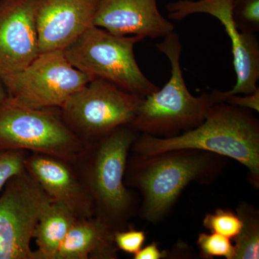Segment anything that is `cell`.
I'll return each mask as SVG.
<instances>
[{"label":"cell","mask_w":259,"mask_h":259,"mask_svg":"<svg viewBox=\"0 0 259 259\" xmlns=\"http://www.w3.org/2000/svg\"><path fill=\"white\" fill-rule=\"evenodd\" d=\"M228 164V158L198 149H177L127 158L125 184L142 196L138 214L158 223L168 215L190 184L208 185Z\"/></svg>","instance_id":"1"},{"label":"cell","mask_w":259,"mask_h":259,"mask_svg":"<svg viewBox=\"0 0 259 259\" xmlns=\"http://www.w3.org/2000/svg\"><path fill=\"white\" fill-rule=\"evenodd\" d=\"M139 133L124 125L83 144L71 162L87 190L94 217L114 232L125 230L139 212L137 196L125 184L127 158Z\"/></svg>","instance_id":"2"},{"label":"cell","mask_w":259,"mask_h":259,"mask_svg":"<svg viewBox=\"0 0 259 259\" xmlns=\"http://www.w3.org/2000/svg\"><path fill=\"white\" fill-rule=\"evenodd\" d=\"M177 149L202 150L236 160L246 167L250 183L258 188L259 121L248 109L214 104L195 128L166 139L139 134L131 151L151 156Z\"/></svg>","instance_id":"3"},{"label":"cell","mask_w":259,"mask_h":259,"mask_svg":"<svg viewBox=\"0 0 259 259\" xmlns=\"http://www.w3.org/2000/svg\"><path fill=\"white\" fill-rule=\"evenodd\" d=\"M156 48L169 61L171 76L163 88L142 99L131 126L140 134L166 139L202 124L216 102L212 93L195 97L189 91L181 66L182 42L176 32L163 37Z\"/></svg>","instance_id":"4"},{"label":"cell","mask_w":259,"mask_h":259,"mask_svg":"<svg viewBox=\"0 0 259 259\" xmlns=\"http://www.w3.org/2000/svg\"><path fill=\"white\" fill-rule=\"evenodd\" d=\"M145 38L119 36L93 25L64 49L75 68L92 79H101L141 98L158 88L140 69L134 48Z\"/></svg>","instance_id":"5"},{"label":"cell","mask_w":259,"mask_h":259,"mask_svg":"<svg viewBox=\"0 0 259 259\" xmlns=\"http://www.w3.org/2000/svg\"><path fill=\"white\" fill-rule=\"evenodd\" d=\"M83 146L59 108L22 106L8 97L0 104V150H21L73 162Z\"/></svg>","instance_id":"6"},{"label":"cell","mask_w":259,"mask_h":259,"mask_svg":"<svg viewBox=\"0 0 259 259\" xmlns=\"http://www.w3.org/2000/svg\"><path fill=\"white\" fill-rule=\"evenodd\" d=\"M143 98L101 79H93L59 108L65 122L83 144L132 125Z\"/></svg>","instance_id":"7"},{"label":"cell","mask_w":259,"mask_h":259,"mask_svg":"<svg viewBox=\"0 0 259 259\" xmlns=\"http://www.w3.org/2000/svg\"><path fill=\"white\" fill-rule=\"evenodd\" d=\"M0 78L10 100L32 108H60L92 80L63 51L40 53L25 69Z\"/></svg>","instance_id":"8"},{"label":"cell","mask_w":259,"mask_h":259,"mask_svg":"<svg viewBox=\"0 0 259 259\" xmlns=\"http://www.w3.org/2000/svg\"><path fill=\"white\" fill-rule=\"evenodd\" d=\"M53 202L25 169L8 181L0 196V259H33L34 230Z\"/></svg>","instance_id":"9"},{"label":"cell","mask_w":259,"mask_h":259,"mask_svg":"<svg viewBox=\"0 0 259 259\" xmlns=\"http://www.w3.org/2000/svg\"><path fill=\"white\" fill-rule=\"evenodd\" d=\"M234 0H177L166 5L168 18L182 20L191 15L204 13L218 19L231 39L236 84L229 91L212 92L216 103L233 95H248L258 89L259 44L255 34L240 31L232 8Z\"/></svg>","instance_id":"10"},{"label":"cell","mask_w":259,"mask_h":259,"mask_svg":"<svg viewBox=\"0 0 259 259\" xmlns=\"http://www.w3.org/2000/svg\"><path fill=\"white\" fill-rule=\"evenodd\" d=\"M36 0H0V77L21 71L40 54Z\"/></svg>","instance_id":"11"},{"label":"cell","mask_w":259,"mask_h":259,"mask_svg":"<svg viewBox=\"0 0 259 259\" xmlns=\"http://www.w3.org/2000/svg\"><path fill=\"white\" fill-rule=\"evenodd\" d=\"M100 0H36L40 53L64 51L94 25Z\"/></svg>","instance_id":"12"},{"label":"cell","mask_w":259,"mask_h":259,"mask_svg":"<svg viewBox=\"0 0 259 259\" xmlns=\"http://www.w3.org/2000/svg\"><path fill=\"white\" fill-rule=\"evenodd\" d=\"M25 170L51 197L77 220L94 217L93 204L71 161L40 153H29Z\"/></svg>","instance_id":"13"},{"label":"cell","mask_w":259,"mask_h":259,"mask_svg":"<svg viewBox=\"0 0 259 259\" xmlns=\"http://www.w3.org/2000/svg\"><path fill=\"white\" fill-rule=\"evenodd\" d=\"M94 25L119 36L163 37L175 25L158 10L157 0H100Z\"/></svg>","instance_id":"14"},{"label":"cell","mask_w":259,"mask_h":259,"mask_svg":"<svg viewBox=\"0 0 259 259\" xmlns=\"http://www.w3.org/2000/svg\"><path fill=\"white\" fill-rule=\"evenodd\" d=\"M114 233L95 217L76 220L55 259H117Z\"/></svg>","instance_id":"15"},{"label":"cell","mask_w":259,"mask_h":259,"mask_svg":"<svg viewBox=\"0 0 259 259\" xmlns=\"http://www.w3.org/2000/svg\"><path fill=\"white\" fill-rule=\"evenodd\" d=\"M76 220L64 206L53 202L34 230L32 239H35L37 249L33 250V259H55Z\"/></svg>","instance_id":"16"},{"label":"cell","mask_w":259,"mask_h":259,"mask_svg":"<svg viewBox=\"0 0 259 259\" xmlns=\"http://www.w3.org/2000/svg\"><path fill=\"white\" fill-rule=\"evenodd\" d=\"M236 213L242 221L241 231L234 241V259L259 258V214L251 204L241 202Z\"/></svg>","instance_id":"17"},{"label":"cell","mask_w":259,"mask_h":259,"mask_svg":"<svg viewBox=\"0 0 259 259\" xmlns=\"http://www.w3.org/2000/svg\"><path fill=\"white\" fill-rule=\"evenodd\" d=\"M203 226L213 233L222 235L233 240L238 236L242 228L241 218L231 209L218 208L214 213L207 214Z\"/></svg>","instance_id":"18"},{"label":"cell","mask_w":259,"mask_h":259,"mask_svg":"<svg viewBox=\"0 0 259 259\" xmlns=\"http://www.w3.org/2000/svg\"><path fill=\"white\" fill-rule=\"evenodd\" d=\"M232 15L240 31L259 32V0H234Z\"/></svg>","instance_id":"19"},{"label":"cell","mask_w":259,"mask_h":259,"mask_svg":"<svg viewBox=\"0 0 259 259\" xmlns=\"http://www.w3.org/2000/svg\"><path fill=\"white\" fill-rule=\"evenodd\" d=\"M197 245L202 258L210 259L214 257H224L234 259V245L230 238L218 233H202L198 236Z\"/></svg>","instance_id":"20"},{"label":"cell","mask_w":259,"mask_h":259,"mask_svg":"<svg viewBox=\"0 0 259 259\" xmlns=\"http://www.w3.org/2000/svg\"><path fill=\"white\" fill-rule=\"evenodd\" d=\"M29 153L21 150H0V191L11 177L25 169V161Z\"/></svg>","instance_id":"21"},{"label":"cell","mask_w":259,"mask_h":259,"mask_svg":"<svg viewBox=\"0 0 259 259\" xmlns=\"http://www.w3.org/2000/svg\"><path fill=\"white\" fill-rule=\"evenodd\" d=\"M146 239L144 231L134 228H127L114 233V241L117 249L129 254L137 253L142 248Z\"/></svg>","instance_id":"22"},{"label":"cell","mask_w":259,"mask_h":259,"mask_svg":"<svg viewBox=\"0 0 259 259\" xmlns=\"http://www.w3.org/2000/svg\"><path fill=\"white\" fill-rule=\"evenodd\" d=\"M222 102H226L234 106L248 109L259 112V89H257L253 93L243 95H233L226 97Z\"/></svg>","instance_id":"23"},{"label":"cell","mask_w":259,"mask_h":259,"mask_svg":"<svg viewBox=\"0 0 259 259\" xmlns=\"http://www.w3.org/2000/svg\"><path fill=\"white\" fill-rule=\"evenodd\" d=\"M168 251L161 250L158 248L157 243H152L135 253L134 259H161L166 258Z\"/></svg>","instance_id":"24"},{"label":"cell","mask_w":259,"mask_h":259,"mask_svg":"<svg viewBox=\"0 0 259 259\" xmlns=\"http://www.w3.org/2000/svg\"><path fill=\"white\" fill-rule=\"evenodd\" d=\"M8 93L5 90L4 84L0 78V104L3 103L8 99Z\"/></svg>","instance_id":"25"}]
</instances>
